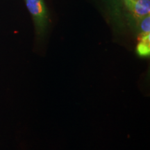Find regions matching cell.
<instances>
[{
    "instance_id": "cell-3",
    "label": "cell",
    "mask_w": 150,
    "mask_h": 150,
    "mask_svg": "<svg viewBox=\"0 0 150 150\" xmlns=\"http://www.w3.org/2000/svg\"><path fill=\"white\" fill-rule=\"evenodd\" d=\"M136 47V52L140 56L147 57L150 54V40L149 34H140Z\"/></svg>"
},
{
    "instance_id": "cell-4",
    "label": "cell",
    "mask_w": 150,
    "mask_h": 150,
    "mask_svg": "<svg viewBox=\"0 0 150 150\" xmlns=\"http://www.w3.org/2000/svg\"><path fill=\"white\" fill-rule=\"evenodd\" d=\"M137 20L139 22L140 34H149L150 31V15L137 19Z\"/></svg>"
},
{
    "instance_id": "cell-2",
    "label": "cell",
    "mask_w": 150,
    "mask_h": 150,
    "mask_svg": "<svg viewBox=\"0 0 150 150\" xmlns=\"http://www.w3.org/2000/svg\"><path fill=\"white\" fill-rule=\"evenodd\" d=\"M127 9L134 15L136 19H139L150 13L149 0H122Z\"/></svg>"
},
{
    "instance_id": "cell-1",
    "label": "cell",
    "mask_w": 150,
    "mask_h": 150,
    "mask_svg": "<svg viewBox=\"0 0 150 150\" xmlns=\"http://www.w3.org/2000/svg\"><path fill=\"white\" fill-rule=\"evenodd\" d=\"M25 3L32 16L38 33H42L49 22L47 9L44 0H25Z\"/></svg>"
}]
</instances>
